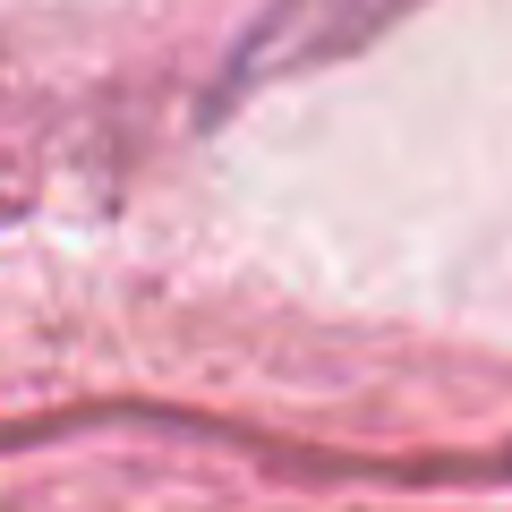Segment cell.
<instances>
[{
	"label": "cell",
	"mask_w": 512,
	"mask_h": 512,
	"mask_svg": "<svg viewBox=\"0 0 512 512\" xmlns=\"http://www.w3.org/2000/svg\"><path fill=\"white\" fill-rule=\"evenodd\" d=\"M393 9H402V0H274L265 26L248 35V52H239V77L291 69V60H333V52H350V43H367Z\"/></svg>",
	"instance_id": "obj_1"
}]
</instances>
